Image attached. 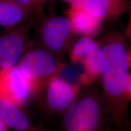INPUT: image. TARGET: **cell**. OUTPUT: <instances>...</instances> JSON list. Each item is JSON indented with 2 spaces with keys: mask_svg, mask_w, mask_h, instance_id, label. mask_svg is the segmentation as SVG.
Segmentation results:
<instances>
[{
  "mask_svg": "<svg viewBox=\"0 0 131 131\" xmlns=\"http://www.w3.org/2000/svg\"><path fill=\"white\" fill-rule=\"evenodd\" d=\"M34 10L12 0H0V26L15 28L26 22Z\"/></svg>",
  "mask_w": 131,
  "mask_h": 131,
  "instance_id": "obj_11",
  "label": "cell"
},
{
  "mask_svg": "<svg viewBox=\"0 0 131 131\" xmlns=\"http://www.w3.org/2000/svg\"><path fill=\"white\" fill-rule=\"evenodd\" d=\"M61 63L53 54L42 47H38L27 49L17 66L32 81L38 94L49 80L57 75Z\"/></svg>",
  "mask_w": 131,
  "mask_h": 131,
  "instance_id": "obj_4",
  "label": "cell"
},
{
  "mask_svg": "<svg viewBox=\"0 0 131 131\" xmlns=\"http://www.w3.org/2000/svg\"><path fill=\"white\" fill-rule=\"evenodd\" d=\"M60 131H116L100 83L83 87L61 115Z\"/></svg>",
  "mask_w": 131,
  "mask_h": 131,
  "instance_id": "obj_2",
  "label": "cell"
},
{
  "mask_svg": "<svg viewBox=\"0 0 131 131\" xmlns=\"http://www.w3.org/2000/svg\"><path fill=\"white\" fill-rule=\"evenodd\" d=\"M36 94L37 91L32 81L18 66L0 72V97L21 107Z\"/></svg>",
  "mask_w": 131,
  "mask_h": 131,
  "instance_id": "obj_6",
  "label": "cell"
},
{
  "mask_svg": "<svg viewBox=\"0 0 131 131\" xmlns=\"http://www.w3.org/2000/svg\"><path fill=\"white\" fill-rule=\"evenodd\" d=\"M99 42L89 37H80L69 50L70 61L80 64L84 69V87L99 79Z\"/></svg>",
  "mask_w": 131,
  "mask_h": 131,
  "instance_id": "obj_7",
  "label": "cell"
},
{
  "mask_svg": "<svg viewBox=\"0 0 131 131\" xmlns=\"http://www.w3.org/2000/svg\"><path fill=\"white\" fill-rule=\"evenodd\" d=\"M20 107L0 97V117L8 127L17 131H30L35 127Z\"/></svg>",
  "mask_w": 131,
  "mask_h": 131,
  "instance_id": "obj_12",
  "label": "cell"
},
{
  "mask_svg": "<svg viewBox=\"0 0 131 131\" xmlns=\"http://www.w3.org/2000/svg\"><path fill=\"white\" fill-rule=\"evenodd\" d=\"M71 7L84 10L104 21H113L131 7L128 0H78Z\"/></svg>",
  "mask_w": 131,
  "mask_h": 131,
  "instance_id": "obj_9",
  "label": "cell"
},
{
  "mask_svg": "<svg viewBox=\"0 0 131 131\" xmlns=\"http://www.w3.org/2000/svg\"><path fill=\"white\" fill-rule=\"evenodd\" d=\"M30 131H49V130H46V129L42 128V127H40V126L35 127H35H34L32 130H31Z\"/></svg>",
  "mask_w": 131,
  "mask_h": 131,
  "instance_id": "obj_17",
  "label": "cell"
},
{
  "mask_svg": "<svg viewBox=\"0 0 131 131\" xmlns=\"http://www.w3.org/2000/svg\"><path fill=\"white\" fill-rule=\"evenodd\" d=\"M32 21H27L0 35V72L17 66L29 48Z\"/></svg>",
  "mask_w": 131,
  "mask_h": 131,
  "instance_id": "obj_5",
  "label": "cell"
},
{
  "mask_svg": "<svg viewBox=\"0 0 131 131\" xmlns=\"http://www.w3.org/2000/svg\"><path fill=\"white\" fill-rule=\"evenodd\" d=\"M63 1H65V2H67L68 3H69V4H71V3H72L73 2H75V1H78V0H63Z\"/></svg>",
  "mask_w": 131,
  "mask_h": 131,
  "instance_id": "obj_20",
  "label": "cell"
},
{
  "mask_svg": "<svg viewBox=\"0 0 131 131\" xmlns=\"http://www.w3.org/2000/svg\"><path fill=\"white\" fill-rule=\"evenodd\" d=\"M0 131H8V126L0 117Z\"/></svg>",
  "mask_w": 131,
  "mask_h": 131,
  "instance_id": "obj_16",
  "label": "cell"
},
{
  "mask_svg": "<svg viewBox=\"0 0 131 131\" xmlns=\"http://www.w3.org/2000/svg\"><path fill=\"white\" fill-rule=\"evenodd\" d=\"M127 131H131V121L130 122V123H129V125L128 126V128H127Z\"/></svg>",
  "mask_w": 131,
  "mask_h": 131,
  "instance_id": "obj_21",
  "label": "cell"
},
{
  "mask_svg": "<svg viewBox=\"0 0 131 131\" xmlns=\"http://www.w3.org/2000/svg\"><path fill=\"white\" fill-rule=\"evenodd\" d=\"M126 34L127 37L128 38L129 40L131 41V12L128 24H127L126 30Z\"/></svg>",
  "mask_w": 131,
  "mask_h": 131,
  "instance_id": "obj_15",
  "label": "cell"
},
{
  "mask_svg": "<svg viewBox=\"0 0 131 131\" xmlns=\"http://www.w3.org/2000/svg\"><path fill=\"white\" fill-rule=\"evenodd\" d=\"M127 97H128L129 101H131V72L129 73L128 81H127Z\"/></svg>",
  "mask_w": 131,
  "mask_h": 131,
  "instance_id": "obj_14",
  "label": "cell"
},
{
  "mask_svg": "<svg viewBox=\"0 0 131 131\" xmlns=\"http://www.w3.org/2000/svg\"><path fill=\"white\" fill-rule=\"evenodd\" d=\"M82 88L55 75L49 80L43 89L47 109L52 114L61 116L74 102Z\"/></svg>",
  "mask_w": 131,
  "mask_h": 131,
  "instance_id": "obj_8",
  "label": "cell"
},
{
  "mask_svg": "<svg viewBox=\"0 0 131 131\" xmlns=\"http://www.w3.org/2000/svg\"><path fill=\"white\" fill-rule=\"evenodd\" d=\"M99 79L116 131H127L130 123L127 87L129 48L125 37L113 31L99 42Z\"/></svg>",
  "mask_w": 131,
  "mask_h": 131,
  "instance_id": "obj_1",
  "label": "cell"
},
{
  "mask_svg": "<svg viewBox=\"0 0 131 131\" xmlns=\"http://www.w3.org/2000/svg\"><path fill=\"white\" fill-rule=\"evenodd\" d=\"M49 1V0H38V7L42 6L44 3H46L47 1Z\"/></svg>",
  "mask_w": 131,
  "mask_h": 131,
  "instance_id": "obj_19",
  "label": "cell"
},
{
  "mask_svg": "<svg viewBox=\"0 0 131 131\" xmlns=\"http://www.w3.org/2000/svg\"><path fill=\"white\" fill-rule=\"evenodd\" d=\"M12 1L24 7L33 10H35V8L38 7V0H12Z\"/></svg>",
  "mask_w": 131,
  "mask_h": 131,
  "instance_id": "obj_13",
  "label": "cell"
},
{
  "mask_svg": "<svg viewBox=\"0 0 131 131\" xmlns=\"http://www.w3.org/2000/svg\"><path fill=\"white\" fill-rule=\"evenodd\" d=\"M66 17L71 24L73 32L77 36L94 38L101 30L103 21L84 10L69 6Z\"/></svg>",
  "mask_w": 131,
  "mask_h": 131,
  "instance_id": "obj_10",
  "label": "cell"
},
{
  "mask_svg": "<svg viewBox=\"0 0 131 131\" xmlns=\"http://www.w3.org/2000/svg\"><path fill=\"white\" fill-rule=\"evenodd\" d=\"M41 47L61 61L75 41L77 35L66 16H52L45 18L38 29Z\"/></svg>",
  "mask_w": 131,
  "mask_h": 131,
  "instance_id": "obj_3",
  "label": "cell"
},
{
  "mask_svg": "<svg viewBox=\"0 0 131 131\" xmlns=\"http://www.w3.org/2000/svg\"><path fill=\"white\" fill-rule=\"evenodd\" d=\"M129 66H130V68L131 69V45H130V47L129 48Z\"/></svg>",
  "mask_w": 131,
  "mask_h": 131,
  "instance_id": "obj_18",
  "label": "cell"
}]
</instances>
